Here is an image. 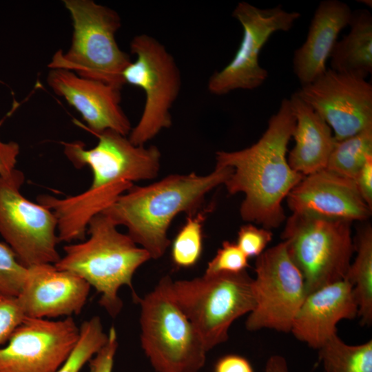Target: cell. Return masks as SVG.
I'll list each match as a JSON object with an SVG mask.
<instances>
[{"label": "cell", "instance_id": "1", "mask_svg": "<svg viewBox=\"0 0 372 372\" xmlns=\"http://www.w3.org/2000/svg\"><path fill=\"white\" fill-rule=\"evenodd\" d=\"M295 125L289 100L284 99L257 142L240 150L216 153V165L232 169L224 184L228 193L245 194L240 207L243 220L271 230L286 219L282 203L304 176L287 158Z\"/></svg>", "mask_w": 372, "mask_h": 372}, {"label": "cell", "instance_id": "2", "mask_svg": "<svg viewBox=\"0 0 372 372\" xmlns=\"http://www.w3.org/2000/svg\"><path fill=\"white\" fill-rule=\"evenodd\" d=\"M231 173L230 167L216 165L205 176L171 174L147 186L133 185L102 213L116 226H125L133 241L158 259L170 244L167 230L173 219L182 212L200 211L206 195Z\"/></svg>", "mask_w": 372, "mask_h": 372}, {"label": "cell", "instance_id": "3", "mask_svg": "<svg viewBox=\"0 0 372 372\" xmlns=\"http://www.w3.org/2000/svg\"><path fill=\"white\" fill-rule=\"evenodd\" d=\"M116 225L99 213L89 222L88 239L65 245V254L54 266L72 272L85 280L100 294V305L112 316L121 311L123 302L119 289L128 286L132 291V277L136 269L151 258L127 235L119 232Z\"/></svg>", "mask_w": 372, "mask_h": 372}, {"label": "cell", "instance_id": "4", "mask_svg": "<svg viewBox=\"0 0 372 372\" xmlns=\"http://www.w3.org/2000/svg\"><path fill=\"white\" fill-rule=\"evenodd\" d=\"M63 4L72 21V43L67 52L53 55L48 68L122 88L123 73L132 61L116 40L121 26L118 13L92 0H64Z\"/></svg>", "mask_w": 372, "mask_h": 372}, {"label": "cell", "instance_id": "5", "mask_svg": "<svg viewBox=\"0 0 372 372\" xmlns=\"http://www.w3.org/2000/svg\"><path fill=\"white\" fill-rule=\"evenodd\" d=\"M172 280L163 277L141 304V342L157 372H198L206 350L193 324L180 309L171 290Z\"/></svg>", "mask_w": 372, "mask_h": 372}, {"label": "cell", "instance_id": "6", "mask_svg": "<svg viewBox=\"0 0 372 372\" xmlns=\"http://www.w3.org/2000/svg\"><path fill=\"white\" fill-rule=\"evenodd\" d=\"M171 290L207 351L226 342L233 322L256 306L253 278L246 270L172 281Z\"/></svg>", "mask_w": 372, "mask_h": 372}, {"label": "cell", "instance_id": "7", "mask_svg": "<svg viewBox=\"0 0 372 372\" xmlns=\"http://www.w3.org/2000/svg\"><path fill=\"white\" fill-rule=\"evenodd\" d=\"M352 222L292 214L281 235L307 294L344 279L355 252Z\"/></svg>", "mask_w": 372, "mask_h": 372}, {"label": "cell", "instance_id": "8", "mask_svg": "<svg viewBox=\"0 0 372 372\" xmlns=\"http://www.w3.org/2000/svg\"><path fill=\"white\" fill-rule=\"evenodd\" d=\"M130 47L136 60L125 69L123 81L142 89L145 101L141 116L128 138L135 145H144L172 125L170 110L180 91L181 75L174 56L154 37L136 35Z\"/></svg>", "mask_w": 372, "mask_h": 372}, {"label": "cell", "instance_id": "9", "mask_svg": "<svg viewBox=\"0 0 372 372\" xmlns=\"http://www.w3.org/2000/svg\"><path fill=\"white\" fill-rule=\"evenodd\" d=\"M24 182V174L17 169L0 176V234L25 267L54 265L61 258L56 218L21 194Z\"/></svg>", "mask_w": 372, "mask_h": 372}, {"label": "cell", "instance_id": "10", "mask_svg": "<svg viewBox=\"0 0 372 372\" xmlns=\"http://www.w3.org/2000/svg\"><path fill=\"white\" fill-rule=\"evenodd\" d=\"M255 272L256 306L246 320L247 329L290 332L307 291L304 279L282 241L256 257Z\"/></svg>", "mask_w": 372, "mask_h": 372}, {"label": "cell", "instance_id": "11", "mask_svg": "<svg viewBox=\"0 0 372 372\" xmlns=\"http://www.w3.org/2000/svg\"><path fill=\"white\" fill-rule=\"evenodd\" d=\"M232 17L240 23L242 37L232 60L208 80L207 90L215 95L262 85L268 72L259 63L261 49L274 32L291 30L300 13L287 12L281 5L262 9L241 1L234 9Z\"/></svg>", "mask_w": 372, "mask_h": 372}, {"label": "cell", "instance_id": "12", "mask_svg": "<svg viewBox=\"0 0 372 372\" xmlns=\"http://www.w3.org/2000/svg\"><path fill=\"white\" fill-rule=\"evenodd\" d=\"M340 141L372 125V85L361 76L327 69L296 92Z\"/></svg>", "mask_w": 372, "mask_h": 372}, {"label": "cell", "instance_id": "13", "mask_svg": "<svg viewBox=\"0 0 372 372\" xmlns=\"http://www.w3.org/2000/svg\"><path fill=\"white\" fill-rule=\"evenodd\" d=\"M79 336L72 317L52 320L25 318L0 348V372H55Z\"/></svg>", "mask_w": 372, "mask_h": 372}, {"label": "cell", "instance_id": "14", "mask_svg": "<svg viewBox=\"0 0 372 372\" xmlns=\"http://www.w3.org/2000/svg\"><path fill=\"white\" fill-rule=\"evenodd\" d=\"M47 83L81 114L95 135L105 130L129 135L132 127L121 106V88L63 69H50Z\"/></svg>", "mask_w": 372, "mask_h": 372}, {"label": "cell", "instance_id": "15", "mask_svg": "<svg viewBox=\"0 0 372 372\" xmlns=\"http://www.w3.org/2000/svg\"><path fill=\"white\" fill-rule=\"evenodd\" d=\"M90 285L82 278L54 264L27 267L17 297L26 318H53L78 315L86 304Z\"/></svg>", "mask_w": 372, "mask_h": 372}, {"label": "cell", "instance_id": "16", "mask_svg": "<svg viewBox=\"0 0 372 372\" xmlns=\"http://www.w3.org/2000/svg\"><path fill=\"white\" fill-rule=\"evenodd\" d=\"M286 199L292 214L350 222L371 215L355 181L327 169L304 176Z\"/></svg>", "mask_w": 372, "mask_h": 372}, {"label": "cell", "instance_id": "17", "mask_svg": "<svg viewBox=\"0 0 372 372\" xmlns=\"http://www.w3.org/2000/svg\"><path fill=\"white\" fill-rule=\"evenodd\" d=\"M97 144L87 149L81 141L63 143V152L77 169L88 162L108 169L119 180L128 182L155 178L158 174L161 154L155 145H135L127 136L112 130L96 135Z\"/></svg>", "mask_w": 372, "mask_h": 372}, {"label": "cell", "instance_id": "18", "mask_svg": "<svg viewBox=\"0 0 372 372\" xmlns=\"http://www.w3.org/2000/svg\"><path fill=\"white\" fill-rule=\"evenodd\" d=\"M353 287L346 278L309 293L297 312L290 332L309 347L319 349L337 333V324L358 316Z\"/></svg>", "mask_w": 372, "mask_h": 372}, {"label": "cell", "instance_id": "19", "mask_svg": "<svg viewBox=\"0 0 372 372\" xmlns=\"http://www.w3.org/2000/svg\"><path fill=\"white\" fill-rule=\"evenodd\" d=\"M352 10L338 0H324L318 6L307 38L293 56V70L302 86L314 81L327 69L326 63L340 31L349 25Z\"/></svg>", "mask_w": 372, "mask_h": 372}, {"label": "cell", "instance_id": "20", "mask_svg": "<svg viewBox=\"0 0 372 372\" xmlns=\"http://www.w3.org/2000/svg\"><path fill=\"white\" fill-rule=\"evenodd\" d=\"M289 100L296 125L287 161L294 171L307 176L326 168L336 141L329 125L297 92Z\"/></svg>", "mask_w": 372, "mask_h": 372}, {"label": "cell", "instance_id": "21", "mask_svg": "<svg viewBox=\"0 0 372 372\" xmlns=\"http://www.w3.org/2000/svg\"><path fill=\"white\" fill-rule=\"evenodd\" d=\"M350 30L337 41L330 55L331 70L366 79L372 72V16L365 9L352 12Z\"/></svg>", "mask_w": 372, "mask_h": 372}, {"label": "cell", "instance_id": "22", "mask_svg": "<svg viewBox=\"0 0 372 372\" xmlns=\"http://www.w3.org/2000/svg\"><path fill=\"white\" fill-rule=\"evenodd\" d=\"M354 241L355 258L346 276L353 287L362 325L372 322V228L366 225L359 230Z\"/></svg>", "mask_w": 372, "mask_h": 372}, {"label": "cell", "instance_id": "23", "mask_svg": "<svg viewBox=\"0 0 372 372\" xmlns=\"http://www.w3.org/2000/svg\"><path fill=\"white\" fill-rule=\"evenodd\" d=\"M318 351L325 372H372L371 340L349 345L335 333Z\"/></svg>", "mask_w": 372, "mask_h": 372}, {"label": "cell", "instance_id": "24", "mask_svg": "<svg viewBox=\"0 0 372 372\" xmlns=\"http://www.w3.org/2000/svg\"><path fill=\"white\" fill-rule=\"evenodd\" d=\"M372 156V125L336 141L325 169L354 180L366 159Z\"/></svg>", "mask_w": 372, "mask_h": 372}, {"label": "cell", "instance_id": "25", "mask_svg": "<svg viewBox=\"0 0 372 372\" xmlns=\"http://www.w3.org/2000/svg\"><path fill=\"white\" fill-rule=\"evenodd\" d=\"M214 206L211 203L204 210L187 215L186 222L176 235L171 248V256L178 267L187 268L196 265L203 251V227L207 215Z\"/></svg>", "mask_w": 372, "mask_h": 372}, {"label": "cell", "instance_id": "26", "mask_svg": "<svg viewBox=\"0 0 372 372\" xmlns=\"http://www.w3.org/2000/svg\"><path fill=\"white\" fill-rule=\"evenodd\" d=\"M107 340L108 333L104 332L99 317L85 320L79 327V336L72 351L55 372H80Z\"/></svg>", "mask_w": 372, "mask_h": 372}, {"label": "cell", "instance_id": "27", "mask_svg": "<svg viewBox=\"0 0 372 372\" xmlns=\"http://www.w3.org/2000/svg\"><path fill=\"white\" fill-rule=\"evenodd\" d=\"M27 273V268L17 260L12 249L0 242V293L17 297Z\"/></svg>", "mask_w": 372, "mask_h": 372}, {"label": "cell", "instance_id": "28", "mask_svg": "<svg viewBox=\"0 0 372 372\" xmlns=\"http://www.w3.org/2000/svg\"><path fill=\"white\" fill-rule=\"evenodd\" d=\"M248 258L236 243L224 241L216 256L208 262L205 274L236 273L245 271L249 267Z\"/></svg>", "mask_w": 372, "mask_h": 372}, {"label": "cell", "instance_id": "29", "mask_svg": "<svg viewBox=\"0 0 372 372\" xmlns=\"http://www.w3.org/2000/svg\"><path fill=\"white\" fill-rule=\"evenodd\" d=\"M272 237L270 229L247 224L240 227L236 245L248 258L258 257L265 251Z\"/></svg>", "mask_w": 372, "mask_h": 372}, {"label": "cell", "instance_id": "30", "mask_svg": "<svg viewBox=\"0 0 372 372\" xmlns=\"http://www.w3.org/2000/svg\"><path fill=\"white\" fill-rule=\"evenodd\" d=\"M25 318L17 297L0 293V346L8 341Z\"/></svg>", "mask_w": 372, "mask_h": 372}, {"label": "cell", "instance_id": "31", "mask_svg": "<svg viewBox=\"0 0 372 372\" xmlns=\"http://www.w3.org/2000/svg\"><path fill=\"white\" fill-rule=\"evenodd\" d=\"M117 348L116 331L114 327H112L107 342L89 361L90 372H112Z\"/></svg>", "mask_w": 372, "mask_h": 372}, {"label": "cell", "instance_id": "32", "mask_svg": "<svg viewBox=\"0 0 372 372\" xmlns=\"http://www.w3.org/2000/svg\"><path fill=\"white\" fill-rule=\"evenodd\" d=\"M354 181L361 196L372 209V156L366 159L357 174Z\"/></svg>", "mask_w": 372, "mask_h": 372}, {"label": "cell", "instance_id": "33", "mask_svg": "<svg viewBox=\"0 0 372 372\" xmlns=\"http://www.w3.org/2000/svg\"><path fill=\"white\" fill-rule=\"evenodd\" d=\"M19 153L20 147L17 143L3 142L0 139V176L7 175L16 169Z\"/></svg>", "mask_w": 372, "mask_h": 372}, {"label": "cell", "instance_id": "34", "mask_svg": "<svg viewBox=\"0 0 372 372\" xmlns=\"http://www.w3.org/2000/svg\"><path fill=\"white\" fill-rule=\"evenodd\" d=\"M214 372H254L249 362L237 355H225L216 362Z\"/></svg>", "mask_w": 372, "mask_h": 372}, {"label": "cell", "instance_id": "35", "mask_svg": "<svg viewBox=\"0 0 372 372\" xmlns=\"http://www.w3.org/2000/svg\"><path fill=\"white\" fill-rule=\"evenodd\" d=\"M265 372H289L285 358L281 355H271L267 360Z\"/></svg>", "mask_w": 372, "mask_h": 372}]
</instances>
